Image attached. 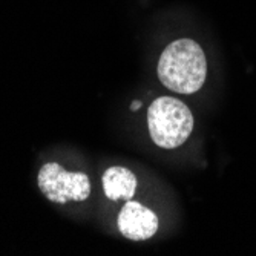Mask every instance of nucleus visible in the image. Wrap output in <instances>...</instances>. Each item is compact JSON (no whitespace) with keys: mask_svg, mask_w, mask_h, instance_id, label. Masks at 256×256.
Masks as SVG:
<instances>
[{"mask_svg":"<svg viewBox=\"0 0 256 256\" xmlns=\"http://www.w3.org/2000/svg\"><path fill=\"white\" fill-rule=\"evenodd\" d=\"M207 62L201 46L181 38L166 46L158 62V77L168 89L180 94H194L204 84Z\"/></svg>","mask_w":256,"mask_h":256,"instance_id":"1","label":"nucleus"},{"mask_svg":"<svg viewBox=\"0 0 256 256\" xmlns=\"http://www.w3.org/2000/svg\"><path fill=\"white\" fill-rule=\"evenodd\" d=\"M148 126L156 146L174 149L186 143L192 134L194 115L182 102L174 97H160L149 108Z\"/></svg>","mask_w":256,"mask_h":256,"instance_id":"2","label":"nucleus"},{"mask_svg":"<svg viewBox=\"0 0 256 256\" xmlns=\"http://www.w3.org/2000/svg\"><path fill=\"white\" fill-rule=\"evenodd\" d=\"M38 188L52 202L84 201L90 194V182L86 174L68 172L57 162L44 164L38 174Z\"/></svg>","mask_w":256,"mask_h":256,"instance_id":"3","label":"nucleus"},{"mask_svg":"<svg viewBox=\"0 0 256 256\" xmlns=\"http://www.w3.org/2000/svg\"><path fill=\"white\" fill-rule=\"evenodd\" d=\"M118 228L128 240L144 241L156 234L158 218L143 204L128 201L118 215Z\"/></svg>","mask_w":256,"mask_h":256,"instance_id":"4","label":"nucleus"},{"mask_svg":"<svg viewBox=\"0 0 256 256\" xmlns=\"http://www.w3.org/2000/svg\"><path fill=\"white\" fill-rule=\"evenodd\" d=\"M103 189L104 195L112 201H130L135 195L136 178L129 169L114 166L109 168L103 175Z\"/></svg>","mask_w":256,"mask_h":256,"instance_id":"5","label":"nucleus"},{"mask_svg":"<svg viewBox=\"0 0 256 256\" xmlns=\"http://www.w3.org/2000/svg\"><path fill=\"white\" fill-rule=\"evenodd\" d=\"M140 106H142V103H140V102H135V103H132L130 109H132V110H138V109H140Z\"/></svg>","mask_w":256,"mask_h":256,"instance_id":"6","label":"nucleus"}]
</instances>
